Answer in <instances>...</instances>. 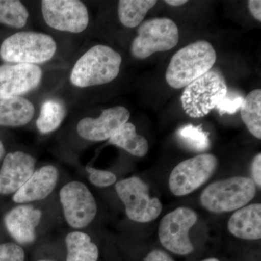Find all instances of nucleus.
<instances>
[{
  "label": "nucleus",
  "mask_w": 261,
  "mask_h": 261,
  "mask_svg": "<svg viewBox=\"0 0 261 261\" xmlns=\"http://www.w3.org/2000/svg\"><path fill=\"white\" fill-rule=\"evenodd\" d=\"M216 59V51L210 42L191 43L171 58L166 70V82L173 89L186 87L212 69Z\"/></svg>",
  "instance_id": "obj_1"
},
{
  "label": "nucleus",
  "mask_w": 261,
  "mask_h": 261,
  "mask_svg": "<svg viewBox=\"0 0 261 261\" xmlns=\"http://www.w3.org/2000/svg\"><path fill=\"white\" fill-rule=\"evenodd\" d=\"M121 62V55L113 48L97 44L75 63L70 73V82L80 88L110 83L119 74Z\"/></svg>",
  "instance_id": "obj_2"
},
{
  "label": "nucleus",
  "mask_w": 261,
  "mask_h": 261,
  "mask_svg": "<svg viewBox=\"0 0 261 261\" xmlns=\"http://www.w3.org/2000/svg\"><path fill=\"white\" fill-rule=\"evenodd\" d=\"M256 194L252 178L234 176L214 182L200 195L202 205L214 214L231 212L247 205Z\"/></svg>",
  "instance_id": "obj_3"
},
{
  "label": "nucleus",
  "mask_w": 261,
  "mask_h": 261,
  "mask_svg": "<svg viewBox=\"0 0 261 261\" xmlns=\"http://www.w3.org/2000/svg\"><path fill=\"white\" fill-rule=\"evenodd\" d=\"M56 50V42L50 36L39 32H20L3 42L0 57L13 64L37 65L51 60Z\"/></svg>",
  "instance_id": "obj_4"
},
{
  "label": "nucleus",
  "mask_w": 261,
  "mask_h": 261,
  "mask_svg": "<svg viewBox=\"0 0 261 261\" xmlns=\"http://www.w3.org/2000/svg\"><path fill=\"white\" fill-rule=\"evenodd\" d=\"M227 92L224 77L211 69L185 87L181 97L182 108L189 116L202 118L216 108Z\"/></svg>",
  "instance_id": "obj_5"
},
{
  "label": "nucleus",
  "mask_w": 261,
  "mask_h": 261,
  "mask_svg": "<svg viewBox=\"0 0 261 261\" xmlns=\"http://www.w3.org/2000/svg\"><path fill=\"white\" fill-rule=\"evenodd\" d=\"M138 35L132 42L130 53L137 59L143 60L159 51L176 47L178 42V29L172 20L166 18L150 19L141 23Z\"/></svg>",
  "instance_id": "obj_6"
},
{
  "label": "nucleus",
  "mask_w": 261,
  "mask_h": 261,
  "mask_svg": "<svg viewBox=\"0 0 261 261\" xmlns=\"http://www.w3.org/2000/svg\"><path fill=\"white\" fill-rule=\"evenodd\" d=\"M116 191L125 205L126 216L135 222H150L162 212L161 201L150 197L147 184L140 178L133 176L117 182Z\"/></svg>",
  "instance_id": "obj_7"
},
{
  "label": "nucleus",
  "mask_w": 261,
  "mask_h": 261,
  "mask_svg": "<svg viewBox=\"0 0 261 261\" xmlns=\"http://www.w3.org/2000/svg\"><path fill=\"white\" fill-rule=\"evenodd\" d=\"M59 197L63 216L70 228L84 229L95 219L97 202L83 182L72 181L65 184L60 190Z\"/></svg>",
  "instance_id": "obj_8"
},
{
  "label": "nucleus",
  "mask_w": 261,
  "mask_h": 261,
  "mask_svg": "<svg viewBox=\"0 0 261 261\" xmlns=\"http://www.w3.org/2000/svg\"><path fill=\"white\" fill-rule=\"evenodd\" d=\"M218 164V159L212 154H198L182 161L171 171L170 190L178 197L192 193L210 179Z\"/></svg>",
  "instance_id": "obj_9"
},
{
  "label": "nucleus",
  "mask_w": 261,
  "mask_h": 261,
  "mask_svg": "<svg viewBox=\"0 0 261 261\" xmlns=\"http://www.w3.org/2000/svg\"><path fill=\"white\" fill-rule=\"evenodd\" d=\"M197 221V215L190 207H179L161 220L159 239L165 248L173 253L186 255L194 250L189 232Z\"/></svg>",
  "instance_id": "obj_10"
},
{
  "label": "nucleus",
  "mask_w": 261,
  "mask_h": 261,
  "mask_svg": "<svg viewBox=\"0 0 261 261\" xmlns=\"http://www.w3.org/2000/svg\"><path fill=\"white\" fill-rule=\"evenodd\" d=\"M41 6L43 18L51 29L78 34L83 32L88 27V10L82 2L44 0Z\"/></svg>",
  "instance_id": "obj_11"
},
{
  "label": "nucleus",
  "mask_w": 261,
  "mask_h": 261,
  "mask_svg": "<svg viewBox=\"0 0 261 261\" xmlns=\"http://www.w3.org/2000/svg\"><path fill=\"white\" fill-rule=\"evenodd\" d=\"M42 78L37 65H0V97H20L37 88Z\"/></svg>",
  "instance_id": "obj_12"
},
{
  "label": "nucleus",
  "mask_w": 261,
  "mask_h": 261,
  "mask_svg": "<svg viewBox=\"0 0 261 261\" xmlns=\"http://www.w3.org/2000/svg\"><path fill=\"white\" fill-rule=\"evenodd\" d=\"M130 116L128 110L123 106L108 108L98 118H82L77 124V133L84 140L91 142L109 140L128 122Z\"/></svg>",
  "instance_id": "obj_13"
},
{
  "label": "nucleus",
  "mask_w": 261,
  "mask_h": 261,
  "mask_svg": "<svg viewBox=\"0 0 261 261\" xmlns=\"http://www.w3.org/2000/svg\"><path fill=\"white\" fill-rule=\"evenodd\" d=\"M35 170L36 159L31 154L22 151L7 154L0 168V195H14Z\"/></svg>",
  "instance_id": "obj_14"
},
{
  "label": "nucleus",
  "mask_w": 261,
  "mask_h": 261,
  "mask_svg": "<svg viewBox=\"0 0 261 261\" xmlns=\"http://www.w3.org/2000/svg\"><path fill=\"white\" fill-rule=\"evenodd\" d=\"M42 217V211L32 204H20L5 215V226L15 243L31 245L37 238V229Z\"/></svg>",
  "instance_id": "obj_15"
},
{
  "label": "nucleus",
  "mask_w": 261,
  "mask_h": 261,
  "mask_svg": "<svg viewBox=\"0 0 261 261\" xmlns=\"http://www.w3.org/2000/svg\"><path fill=\"white\" fill-rule=\"evenodd\" d=\"M59 180V171L53 165L35 170L32 176L13 196V202L20 204L44 200L53 193Z\"/></svg>",
  "instance_id": "obj_16"
},
{
  "label": "nucleus",
  "mask_w": 261,
  "mask_h": 261,
  "mask_svg": "<svg viewBox=\"0 0 261 261\" xmlns=\"http://www.w3.org/2000/svg\"><path fill=\"white\" fill-rule=\"evenodd\" d=\"M228 229L233 236L245 240L261 238V205H245L238 209L228 222Z\"/></svg>",
  "instance_id": "obj_17"
},
{
  "label": "nucleus",
  "mask_w": 261,
  "mask_h": 261,
  "mask_svg": "<svg viewBox=\"0 0 261 261\" xmlns=\"http://www.w3.org/2000/svg\"><path fill=\"white\" fill-rule=\"evenodd\" d=\"M34 114V105L27 98L0 97V126H25L32 121Z\"/></svg>",
  "instance_id": "obj_18"
},
{
  "label": "nucleus",
  "mask_w": 261,
  "mask_h": 261,
  "mask_svg": "<svg viewBox=\"0 0 261 261\" xmlns=\"http://www.w3.org/2000/svg\"><path fill=\"white\" fill-rule=\"evenodd\" d=\"M66 261H97L99 250L88 233L75 230L65 236Z\"/></svg>",
  "instance_id": "obj_19"
},
{
  "label": "nucleus",
  "mask_w": 261,
  "mask_h": 261,
  "mask_svg": "<svg viewBox=\"0 0 261 261\" xmlns=\"http://www.w3.org/2000/svg\"><path fill=\"white\" fill-rule=\"evenodd\" d=\"M108 140L111 145L124 149L136 157H144L148 152L147 140L137 133L135 125L130 122L123 124Z\"/></svg>",
  "instance_id": "obj_20"
},
{
  "label": "nucleus",
  "mask_w": 261,
  "mask_h": 261,
  "mask_svg": "<svg viewBox=\"0 0 261 261\" xmlns=\"http://www.w3.org/2000/svg\"><path fill=\"white\" fill-rule=\"evenodd\" d=\"M156 3L155 0H121L118 8L120 22L127 28L138 27Z\"/></svg>",
  "instance_id": "obj_21"
},
{
  "label": "nucleus",
  "mask_w": 261,
  "mask_h": 261,
  "mask_svg": "<svg viewBox=\"0 0 261 261\" xmlns=\"http://www.w3.org/2000/svg\"><path fill=\"white\" fill-rule=\"evenodd\" d=\"M66 116V110L59 101H45L41 108L40 113L36 124L38 130L42 135H48L58 129Z\"/></svg>",
  "instance_id": "obj_22"
},
{
  "label": "nucleus",
  "mask_w": 261,
  "mask_h": 261,
  "mask_svg": "<svg viewBox=\"0 0 261 261\" xmlns=\"http://www.w3.org/2000/svg\"><path fill=\"white\" fill-rule=\"evenodd\" d=\"M242 119L254 137L261 139V90L255 89L247 94L241 106Z\"/></svg>",
  "instance_id": "obj_23"
},
{
  "label": "nucleus",
  "mask_w": 261,
  "mask_h": 261,
  "mask_svg": "<svg viewBox=\"0 0 261 261\" xmlns=\"http://www.w3.org/2000/svg\"><path fill=\"white\" fill-rule=\"evenodd\" d=\"M29 13L18 0H0V23L12 28L21 29L27 25Z\"/></svg>",
  "instance_id": "obj_24"
},
{
  "label": "nucleus",
  "mask_w": 261,
  "mask_h": 261,
  "mask_svg": "<svg viewBox=\"0 0 261 261\" xmlns=\"http://www.w3.org/2000/svg\"><path fill=\"white\" fill-rule=\"evenodd\" d=\"M177 137L184 145L195 152H203L210 147L208 133L201 126L188 124L181 127L177 132Z\"/></svg>",
  "instance_id": "obj_25"
},
{
  "label": "nucleus",
  "mask_w": 261,
  "mask_h": 261,
  "mask_svg": "<svg viewBox=\"0 0 261 261\" xmlns=\"http://www.w3.org/2000/svg\"><path fill=\"white\" fill-rule=\"evenodd\" d=\"M86 171L89 174V180L92 185L100 188L112 186L116 183L117 177L113 172L97 168L86 167Z\"/></svg>",
  "instance_id": "obj_26"
},
{
  "label": "nucleus",
  "mask_w": 261,
  "mask_h": 261,
  "mask_svg": "<svg viewBox=\"0 0 261 261\" xmlns=\"http://www.w3.org/2000/svg\"><path fill=\"white\" fill-rule=\"evenodd\" d=\"M0 261H25L23 247L13 242L1 244Z\"/></svg>",
  "instance_id": "obj_27"
},
{
  "label": "nucleus",
  "mask_w": 261,
  "mask_h": 261,
  "mask_svg": "<svg viewBox=\"0 0 261 261\" xmlns=\"http://www.w3.org/2000/svg\"><path fill=\"white\" fill-rule=\"evenodd\" d=\"M243 96L233 93H226V96L217 105L216 108L219 110L220 114L225 113L234 114L241 108L244 101Z\"/></svg>",
  "instance_id": "obj_28"
},
{
  "label": "nucleus",
  "mask_w": 261,
  "mask_h": 261,
  "mask_svg": "<svg viewBox=\"0 0 261 261\" xmlns=\"http://www.w3.org/2000/svg\"><path fill=\"white\" fill-rule=\"evenodd\" d=\"M252 180L255 185L261 187V154L258 153L254 158L251 166Z\"/></svg>",
  "instance_id": "obj_29"
},
{
  "label": "nucleus",
  "mask_w": 261,
  "mask_h": 261,
  "mask_svg": "<svg viewBox=\"0 0 261 261\" xmlns=\"http://www.w3.org/2000/svg\"><path fill=\"white\" fill-rule=\"evenodd\" d=\"M144 261H174L172 257L161 250H154L147 254Z\"/></svg>",
  "instance_id": "obj_30"
},
{
  "label": "nucleus",
  "mask_w": 261,
  "mask_h": 261,
  "mask_svg": "<svg viewBox=\"0 0 261 261\" xmlns=\"http://www.w3.org/2000/svg\"><path fill=\"white\" fill-rule=\"evenodd\" d=\"M249 10L253 18L258 21L261 20V1L260 0H250L247 2Z\"/></svg>",
  "instance_id": "obj_31"
},
{
  "label": "nucleus",
  "mask_w": 261,
  "mask_h": 261,
  "mask_svg": "<svg viewBox=\"0 0 261 261\" xmlns=\"http://www.w3.org/2000/svg\"><path fill=\"white\" fill-rule=\"evenodd\" d=\"M165 3L171 6L178 7L186 4L187 1V0H166Z\"/></svg>",
  "instance_id": "obj_32"
},
{
  "label": "nucleus",
  "mask_w": 261,
  "mask_h": 261,
  "mask_svg": "<svg viewBox=\"0 0 261 261\" xmlns=\"http://www.w3.org/2000/svg\"><path fill=\"white\" fill-rule=\"evenodd\" d=\"M5 153V149L4 145H3V142L0 140V160L3 159V156Z\"/></svg>",
  "instance_id": "obj_33"
},
{
  "label": "nucleus",
  "mask_w": 261,
  "mask_h": 261,
  "mask_svg": "<svg viewBox=\"0 0 261 261\" xmlns=\"http://www.w3.org/2000/svg\"><path fill=\"white\" fill-rule=\"evenodd\" d=\"M202 261H220V260H218V259H216V258H208V259H205V260H204Z\"/></svg>",
  "instance_id": "obj_34"
},
{
  "label": "nucleus",
  "mask_w": 261,
  "mask_h": 261,
  "mask_svg": "<svg viewBox=\"0 0 261 261\" xmlns=\"http://www.w3.org/2000/svg\"><path fill=\"white\" fill-rule=\"evenodd\" d=\"M38 261H54V260H40Z\"/></svg>",
  "instance_id": "obj_35"
}]
</instances>
